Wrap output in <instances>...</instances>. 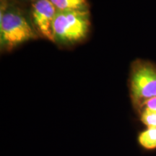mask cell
I'll return each mask as SVG.
<instances>
[{"instance_id":"1","label":"cell","mask_w":156,"mask_h":156,"mask_svg":"<svg viewBox=\"0 0 156 156\" xmlns=\"http://www.w3.org/2000/svg\"><path fill=\"white\" fill-rule=\"evenodd\" d=\"M0 32L1 45L7 51L37 38L36 31L17 5V0H1Z\"/></svg>"},{"instance_id":"2","label":"cell","mask_w":156,"mask_h":156,"mask_svg":"<svg viewBox=\"0 0 156 156\" xmlns=\"http://www.w3.org/2000/svg\"><path fill=\"white\" fill-rule=\"evenodd\" d=\"M90 10H57L53 22L54 41L69 45L86 38L90 28Z\"/></svg>"},{"instance_id":"3","label":"cell","mask_w":156,"mask_h":156,"mask_svg":"<svg viewBox=\"0 0 156 156\" xmlns=\"http://www.w3.org/2000/svg\"><path fill=\"white\" fill-rule=\"evenodd\" d=\"M129 93L132 105L137 112L146 101L156 97L155 64L142 59H137L132 64Z\"/></svg>"},{"instance_id":"4","label":"cell","mask_w":156,"mask_h":156,"mask_svg":"<svg viewBox=\"0 0 156 156\" xmlns=\"http://www.w3.org/2000/svg\"><path fill=\"white\" fill-rule=\"evenodd\" d=\"M57 9L50 0H38L31 3L30 15L34 26L43 38L54 41L53 22Z\"/></svg>"},{"instance_id":"5","label":"cell","mask_w":156,"mask_h":156,"mask_svg":"<svg viewBox=\"0 0 156 156\" xmlns=\"http://www.w3.org/2000/svg\"><path fill=\"white\" fill-rule=\"evenodd\" d=\"M58 11L89 10L87 0H50Z\"/></svg>"},{"instance_id":"6","label":"cell","mask_w":156,"mask_h":156,"mask_svg":"<svg viewBox=\"0 0 156 156\" xmlns=\"http://www.w3.org/2000/svg\"><path fill=\"white\" fill-rule=\"evenodd\" d=\"M139 145L144 149L153 151L156 149V127H147L138 135Z\"/></svg>"},{"instance_id":"7","label":"cell","mask_w":156,"mask_h":156,"mask_svg":"<svg viewBox=\"0 0 156 156\" xmlns=\"http://www.w3.org/2000/svg\"><path fill=\"white\" fill-rule=\"evenodd\" d=\"M139 113L142 124L147 127H156V111L142 108Z\"/></svg>"},{"instance_id":"8","label":"cell","mask_w":156,"mask_h":156,"mask_svg":"<svg viewBox=\"0 0 156 156\" xmlns=\"http://www.w3.org/2000/svg\"><path fill=\"white\" fill-rule=\"evenodd\" d=\"M142 108L156 111V97L152 98L149 99V100L146 101L142 105V106L140 107V108L139 109V111H138V112H139L140 111Z\"/></svg>"},{"instance_id":"9","label":"cell","mask_w":156,"mask_h":156,"mask_svg":"<svg viewBox=\"0 0 156 156\" xmlns=\"http://www.w3.org/2000/svg\"><path fill=\"white\" fill-rule=\"evenodd\" d=\"M18 1H20V0H18ZM23 1H25V2H28L33 3V2H34L38 1V0H23Z\"/></svg>"}]
</instances>
